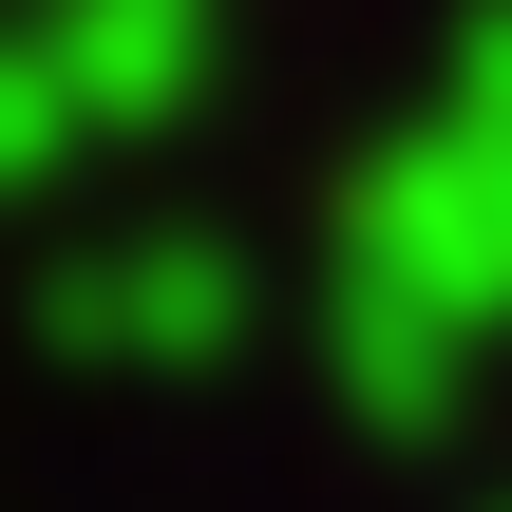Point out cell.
Returning a JSON list of instances; mask_svg holds the SVG:
<instances>
[{
	"label": "cell",
	"mask_w": 512,
	"mask_h": 512,
	"mask_svg": "<svg viewBox=\"0 0 512 512\" xmlns=\"http://www.w3.org/2000/svg\"><path fill=\"white\" fill-rule=\"evenodd\" d=\"M38 57H57V95H76V133H95V114H152V95H190V57H209V0H57V19H38Z\"/></svg>",
	"instance_id": "cell-1"
},
{
	"label": "cell",
	"mask_w": 512,
	"mask_h": 512,
	"mask_svg": "<svg viewBox=\"0 0 512 512\" xmlns=\"http://www.w3.org/2000/svg\"><path fill=\"white\" fill-rule=\"evenodd\" d=\"M57 323H76V342H209V266H190V247H114V266L57 285Z\"/></svg>",
	"instance_id": "cell-2"
},
{
	"label": "cell",
	"mask_w": 512,
	"mask_h": 512,
	"mask_svg": "<svg viewBox=\"0 0 512 512\" xmlns=\"http://www.w3.org/2000/svg\"><path fill=\"white\" fill-rule=\"evenodd\" d=\"M57 152H76V95H57V57H38V19H0V209H19Z\"/></svg>",
	"instance_id": "cell-3"
}]
</instances>
